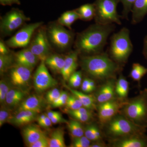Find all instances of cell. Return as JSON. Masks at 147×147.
I'll use <instances>...</instances> for the list:
<instances>
[{"label":"cell","instance_id":"33","mask_svg":"<svg viewBox=\"0 0 147 147\" xmlns=\"http://www.w3.org/2000/svg\"><path fill=\"white\" fill-rule=\"evenodd\" d=\"M11 53L5 55H0V73L3 74L12 67L13 59Z\"/></svg>","mask_w":147,"mask_h":147},{"label":"cell","instance_id":"41","mask_svg":"<svg viewBox=\"0 0 147 147\" xmlns=\"http://www.w3.org/2000/svg\"><path fill=\"white\" fill-rule=\"evenodd\" d=\"M29 147H49L48 138L46 136L29 146Z\"/></svg>","mask_w":147,"mask_h":147},{"label":"cell","instance_id":"26","mask_svg":"<svg viewBox=\"0 0 147 147\" xmlns=\"http://www.w3.org/2000/svg\"><path fill=\"white\" fill-rule=\"evenodd\" d=\"M45 64L54 72L61 73L65 63V58L58 55H50L45 61Z\"/></svg>","mask_w":147,"mask_h":147},{"label":"cell","instance_id":"19","mask_svg":"<svg viewBox=\"0 0 147 147\" xmlns=\"http://www.w3.org/2000/svg\"><path fill=\"white\" fill-rule=\"evenodd\" d=\"M16 64L24 66L32 69L36 65L39 60L28 48L18 52L14 56Z\"/></svg>","mask_w":147,"mask_h":147},{"label":"cell","instance_id":"39","mask_svg":"<svg viewBox=\"0 0 147 147\" xmlns=\"http://www.w3.org/2000/svg\"><path fill=\"white\" fill-rule=\"evenodd\" d=\"M11 117V109L7 106L2 105L0 110V127L2 126L6 123L8 122Z\"/></svg>","mask_w":147,"mask_h":147},{"label":"cell","instance_id":"45","mask_svg":"<svg viewBox=\"0 0 147 147\" xmlns=\"http://www.w3.org/2000/svg\"><path fill=\"white\" fill-rule=\"evenodd\" d=\"M38 123L40 126L43 128H48L52 126L53 124L51 119L47 116L43 120Z\"/></svg>","mask_w":147,"mask_h":147},{"label":"cell","instance_id":"42","mask_svg":"<svg viewBox=\"0 0 147 147\" xmlns=\"http://www.w3.org/2000/svg\"><path fill=\"white\" fill-rule=\"evenodd\" d=\"M90 78H85L82 81L81 85V89L82 91L85 93H89L91 92L89 88V81Z\"/></svg>","mask_w":147,"mask_h":147},{"label":"cell","instance_id":"50","mask_svg":"<svg viewBox=\"0 0 147 147\" xmlns=\"http://www.w3.org/2000/svg\"><path fill=\"white\" fill-rule=\"evenodd\" d=\"M59 113L56 111H50L46 113V115L50 119L54 118L55 116L59 114Z\"/></svg>","mask_w":147,"mask_h":147},{"label":"cell","instance_id":"40","mask_svg":"<svg viewBox=\"0 0 147 147\" xmlns=\"http://www.w3.org/2000/svg\"><path fill=\"white\" fill-rule=\"evenodd\" d=\"M61 92L62 91L56 88L48 91L46 95V101L51 105L59 97Z\"/></svg>","mask_w":147,"mask_h":147},{"label":"cell","instance_id":"4","mask_svg":"<svg viewBox=\"0 0 147 147\" xmlns=\"http://www.w3.org/2000/svg\"><path fill=\"white\" fill-rule=\"evenodd\" d=\"M120 113L135 124L147 128V89L141 91L137 96L127 100Z\"/></svg>","mask_w":147,"mask_h":147},{"label":"cell","instance_id":"29","mask_svg":"<svg viewBox=\"0 0 147 147\" xmlns=\"http://www.w3.org/2000/svg\"><path fill=\"white\" fill-rule=\"evenodd\" d=\"M80 19L79 14L75 10L67 11L61 15L58 18V23L63 27L71 29V25Z\"/></svg>","mask_w":147,"mask_h":147},{"label":"cell","instance_id":"14","mask_svg":"<svg viewBox=\"0 0 147 147\" xmlns=\"http://www.w3.org/2000/svg\"><path fill=\"white\" fill-rule=\"evenodd\" d=\"M32 70L33 69L16 64L11 68L10 82L14 86L23 88L29 84Z\"/></svg>","mask_w":147,"mask_h":147},{"label":"cell","instance_id":"51","mask_svg":"<svg viewBox=\"0 0 147 147\" xmlns=\"http://www.w3.org/2000/svg\"><path fill=\"white\" fill-rule=\"evenodd\" d=\"M47 116L46 114H42L38 116L37 118L36 119L38 123L41 122V121L43 120L47 117Z\"/></svg>","mask_w":147,"mask_h":147},{"label":"cell","instance_id":"18","mask_svg":"<svg viewBox=\"0 0 147 147\" xmlns=\"http://www.w3.org/2000/svg\"><path fill=\"white\" fill-rule=\"evenodd\" d=\"M79 53L77 51H72L65 57V63L61 74L64 80L67 82L71 74L76 71L78 67Z\"/></svg>","mask_w":147,"mask_h":147},{"label":"cell","instance_id":"6","mask_svg":"<svg viewBox=\"0 0 147 147\" xmlns=\"http://www.w3.org/2000/svg\"><path fill=\"white\" fill-rule=\"evenodd\" d=\"M119 0H96L94 20L95 23L100 25L121 24L120 18L117 11Z\"/></svg>","mask_w":147,"mask_h":147},{"label":"cell","instance_id":"23","mask_svg":"<svg viewBox=\"0 0 147 147\" xmlns=\"http://www.w3.org/2000/svg\"><path fill=\"white\" fill-rule=\"evenodd\" d=\"M65 87L71 92V94L74 95L79 98L83 104V107L92 111L97 110V105L96 104V102L94 96L78 91L65 85Z\"/></svg>","mask_w":147,"mask_h":147},{"label":"cell","instance_id":"35","mask_svg":"<svg viewBox=\"0 0 147 147\" xmlns=\"http://www.w3.org/2000/svg\"><path fill=\"white\" fill-rule=\"evenodd\" d=\"M82 81V71H76L70 76L67 82L70 88H77L81 86Z\"/></svg>","mask_w":147,"mask_h":147},{"label":"cell","instance_id":"12","mask_svg":"<svg viewBox=\"0 0 147 147\" xmlns=\"http://www.w3.org/2000/svg\"><path fill=\"white\" fill-rule=\"evenodd\" d=\"M29 48L39 61H45L50 55V46L45 30L40 29Z\"/></svg>","mask_w":147,"mask_h":147},{"label":"cell","instance_id":"1","mask_svg":"<svg viewBox=\"0 0 147 147\" xmlns=\"http://www.w3.org/2000/svg\"><path fill=\"white\" fill-rule=\"evenodd\" d=\"M116 28L115 24H96L77 34L75 42L76 50L84 56L103 53L108 37Z\"/></svg>","mask_w":147,"mask_h":147},{"label":"cell","instance_id":"5","mask_svg":"<svg viewBox=\"0 0 147 147\" xmlns=\"http://www.w3.org/2000/svg\"><path fill=\"white\" fill-rule=\"evenodd\" d=\"M104 135L109 140L138 133H145L146 128L135 124L125 116L119 113L102 127Z\"/></svg>","mask_w":147,"mask_h":147},{"label":"cell","instance_id":"17","mask_svg":"<svg viewBox=\"0 0 147 147\" xmlns=\"http://www.w3.org/2000/svg\"><path fill=\"white\" fill-rule=\"evenodd\" d=\"M38 113L28 110L19 111L11 117L8 123L17 126H26L36 119Z\"/></svg>","mask_w":147,"mask_h":147},{"label":"cell","instance_id":"49","mask_svg":"<svg viewBox=\"0 0 147 147\" xmlns=\"http://www.w3.org/2000/svg\"><path fill=\"white\" fill-rule=\"evenodd\" d=\"M89 85V88L91 92L93 91L96 89V86L95 82L93 79H90Z\"/></svg>","mask_w":147,"mask_h":147},{"label":"cell","instance_id":"47","mask_svg":"<svg viewBox=\"0 0 147 147\" xmlns=\"http://www.w3.org/2000/svg\"><path fill=\"white\" fill-rule=\"evenodd\" d=\"M107 145L103 142V140L92 142L90 147H106Z\"/></svg>","mask_w":147,"mask_h":147},{"label":"cell","instance_id":"34","mask_svg":"<svg viewBox=\"0 0 147 147\" xmlns=\"http://www.w3.org/2000/svg\"><path fill=\"white\" fill-rule=\"evenodd\" d=\"M11 82L5 79L0 81V102L2 105H5L7 95L11 89L13 88Z\"/></svg>","mask_w":147,"mask_h":147},{"label":"cell","instance_id":"30","mask_svg":"<svg viewBox=\"0 0 147 147\" xmlns=\"http://www.w3.org/2000/svg\"><path fill=\"white\" fill-rule=\"evenodd\" d=\"M49 147H65L64 131L63 129L59 128L52 132L48 138Z\"/></svg>","mask_w":147,"mask_h":147},{"label":"cell","instance_id":"37","mask_svg":"<svg viewBox=\"0 0 147 147\" xmlns=\"http://www.w3.org/2000/svg\"><path fill=\"white\" fill-rule=\"evenodd\" d=\"M91 141L87 138L85 135L82 137L72 138L70 147H90Z\"/></svg>","mask_w":147,"mask_h":147},{"label":"cell","instance_id":"27","mask_svg":"<svg viewBox=\"0 0 147 147\" xmlns=\"http://www.w3.org/2000/svg\"><path fill=\"white\" fill-rule=\"evenodd\" d=\"M79 18L84 21H90L94 18L95 8L94 4L87 3L75 9Z\"/></svg>","mask_w":147,"mask_h":147},{"label":"cell","instance_id":"20","mask_svg":"<svg viewBox=\"0 0 147 147\" xmlns=\"http://www.w3.org/2000/svg\"><path fill=\"white\" fill-rule=\"evenodd\" d=\"M24 141L28 147L42 137L46 136L44 131L34 125H28L22 131Z\"/></svg>","mask_w":147,"mask_h":147},{"label":"cell","instance_id":"15","mask_svg":"<svg viewBox=\"0 0 147 147\" xmlns=\"http://www.w3.org/2000/svg\"><path fill=\"white\" fill-rule=\"evenodd\" d=\"M116 78L108 79L100 86L94 96L97 104L117 98L115 92Z\"/></svg>","mask_w":147,"mask_h":147},{"label":"cell","instance_id":"32","mask_svg":"<svg viewBox=\"0 0 147 147\" xmlns=\"http://www.w3.org/2000/svg\"><path fill=\"white\" fill-rule=\"evenodd\" d=\"M147 74V68L139 63L132 64V68L129 76L134 81L138 82L140 85L141 79Z\"/></svg>","mask_w":147,"mask_h":147},{"label":"cell","instance_id":"25","mask_svg":"<svg viewBox=\"0 0 147 147\" xmlns=\"http://www.w3.org/2000/svg\"><path fill=\"white\" fill-rule=\"evenodd\" d=\"M129 88L128 81L122 74H120L116 82L115 92L117 98L122 100H127Z\"/></svg>","mask_w":147,"mask_h":147},{"label":"cell","instance_id":"8","mask_svg":"<svg viewBox=\"0 0 147 147\" xmlns=\"http://www.w3.org/2000/svg\"><path fill=\"white\" fill-rule=\"evenodd\" d=\"M48 36L51 42L60 50H66L73 42L74 34L59 24L50 25L47 30Z\"/></svg>","mask_w":147,"mask_h":147},{"label":"cell","instance_id":"36","mask_svg":"<svg viewBox=\"0 0 147 147\" xmlns=\"http://www.w3.org/2000/svg\"><path fill=\"white\" fill-rule=\"evenodd\" d=\"M65 106L67 110H75L83 107V105L79 98L71 94L69 96Z\"/></svg>","mask_w":147,"mask_h":147},{"label":"cell","instance_id":"22","mask_svg":"<svg viewBox=\"0 0 147 147\" xmlns=\"http://www.w3.org/2000/svg\"><path fill=\"white\" fill-rule=\"evenodd\" d=\"M131 12V24L135 25L140 23L147 14V0H136Z\"/></svg>","mask_w":147,"mask_h":147},{"label":"cell","instance_id":"9","mask_svg":"<svg viewBox=\"0 0 147 147\" xmlns=\"http://www.w3.org/2000/svg\"><path fill=\"white\" fill-rule=\"evenodd\" d=\"M58 82L50 75L45 61H42L35 72L34 87L37 93L40 94L57 86Z\"/></svg>","mask_w":147,"mask_h":147},{"label":"cell","instance_id":"21","mask_svg":"<svg viewBox=\"0 0 147 147\" xmlns=\"http://www.w3.org/2000/svg\"><path fill=\"white\" fill-rule=\"evenodd\" d=\"M27 94V92L22 89L17 87L11 88L7 95L5 105L11 109L18 107Z\"/></svg>","mask_w":147,"mask_h":147},{"label":"cell","instance_id":"48","mask_svg":"<svg viewBox=\"0 0 147 147\" xmlns=\"http://www.w3.org/2000/svg\"><path fill=\"white\" fill-rule=\"evenodd\" d=\"M143 54L147 60V35L144 38L143 42Z\"/></svg>","mask_w":147,"mask_h":147},{"label":"cell","instance_id":"13","mask_svg":"<svg viewBox=\"0 0 147 147\" xmlns=\"http://www.w3.org/2000/svg\"><path fill=\"white\" fill-rule=\"evenodd\" d=\"M108 145L112 147H147V136L141 133L110 139Z\"/></svg>","mask_w":147,"mask_h":147},{"label":"cell","instance_id":"11","mask_svg":"<svg viewBox=\"0 0 147 147\" xmlns=\"http://www.w3.org/2000/svg\"><path fill=\"white\" fill-rule=\"evenodd\" d=\"M126 100L117 98L108 102L98 104V117L102 127L115 116L120 113L121 109Z\"/></svg>","mask_w":147,"mask_h":147},{"label":"cell","instance_id":"16","mask_svg":"<svg viewBox=\"0 0 147 147\" xmlns=\"http://www.w3.org/2000/svg\"><path fill=\"white\" fill-rule=\"evenodd\" d=\"M45 101L38 95H32L26 98L19 105L17 112L22 110H28L40 113L45 106Z\"/></svg>","mask_w":147,"mask_h":147},{"label":"cell","instance_id":"38","mask_svg":"<svg viewBox=\"0 0 147 147\" xmlns=\"http://www.w3.org/2000/svg\"><path fill=\"white\" fill-rule=\"evenodd\" d=\"M136 0H119L123 6L121 18L128 20V15L131 12L132 7Z\"/></svg>","mask_w":147,"mask_h":147},{"label":"cell","instance_id":"7","mask_svg":"<svg viewBox=\"0 0 147 147\" xmlns=\"http://www.w3.org/2000/svg\"><path fill=\"white\" fill-rule=\"evenodd\" d=\"M29 20L30 18L25 15L22 11L18 9H13L1 18V34L3 36L10 35Z\"/></svg>","mask_w":147,"mask_h":147},{"label":"cell","instance_id":"24","mask_svg":"<svg viewBox=\"0 0 147 147\" xmlns=\"http://www.w3.org/2000/svg\"><path fill=\"white\" fill-rule=\"evenodd\" d=\"M66 113L74 119L79 121L82 123H87L91 121L93 119L92 110L82 107L75 110L66 109Z\"/></svg>","mask_w":147,"mask_h":147},{"label":"cell","instance_id":"46","mask_svg":"<svg viewBox=\"0 0 147 147\" xmlns=\"http://www.w3.org/2000/svg\"><path fill=\"white\" fill-rule=\"evenodd\" d=\"M0 4L3 6H11L13 5H20V0H0Z\"/></svg>","mask_w":147,"mask_h":147},{"label":"cell","instance_id":"3","mask_svg":"<svg viewBox=\"0 0 147 147\" xmlns=\"http://www.w3.org/2000/svg\"><path fill=\"white\" fill-rule=\"evenodd\" d=\"M133 49L130 32L127 28H122L111 36L109 55L121 66H123L127 62Z\"/></svg>","mask_w":147,"mask_h":147},{"label":"cell","instance_id":"10","mask_svg":"<svg viewBox=\"0 0 147 147\" xmlns=\"http://www.w3.org/2000/svg\"><path fill=\"white\" fill-rule=\"evenodd\" d=\"M42 24V22H36L24 26L13 36L6 41L9 47L22 48L28 46L34 32Z\"/></svg>","mask_w":147,"mask_h":147},{"label":"cell","instance_id":"28","mask_svg":"<svg viewBox=\"0 0 147 147\" xmlns=\"http://www.w3.org/2000/svg\"><path fill=\"white\" fill-rule=\"evenodd\" d=\"M84 135L92 142L103 140L102 131L94 123H89L84 127Z\"/></svg>","mask_w":147,"mask_h":147},{"label":"cell","instance_id":"44","mask_svg":"<svg viewBox=\"0 0 147 147\" xmlns=\"http://www.w3.org/2000/svg\"><path fill=\"white\" fill-rule=\"evenodd\" d=\"M50 119L52 121L53 123L54 124L59 123H67L68 122L65 119L63 118L62 115H61L60 113Z\"/></svg>","mask_w":147,"mask_h":147},{"label":"cell","instance_id":"31","mask_svg":"<svg viewBox=\"0 0 147 147\" xmlns=\"http://www.w3.org/2000/svg\"><path fill=\"white\" fill-rule=\"evenodd\" d=\"M67 123L71 138H76L84 136V127L82 123L73 119L67 122Z\"/></svg>","mask_w":147,"mask_h":147},{"label":"cell","instance_id":"2","mask_svg":"<svg viewBox=\"0 0 147 147\" xmlns=\"http://www.w3.org/2000/svg\"><path fill=\"white\" fill-rule=\"evenodd\" d=\"M82 69L93 79L100 81L115 78L122 67L106 53L84 56L80 61Z\"/></svg>","mask_w":147,"mask_h":147},{"label":"cell","instance_id":"43","mask_svg":"<svg viewBox=\"0 0 147 147\" xmlns=\"http://www.w3.org/2000/svg\"><path fill=\"white\" fill-rule=\"evenodd\" d=\"M6 43L4 42L2 40H0V55H8L10 54V51Z\"/></svg>","mask_w":147,"mask_h":147}]
</instances>
